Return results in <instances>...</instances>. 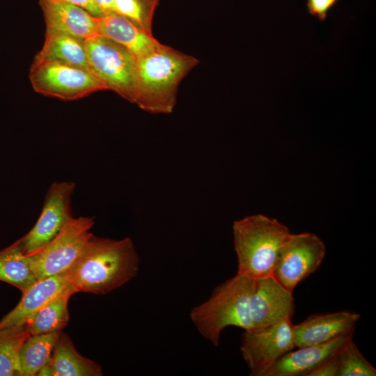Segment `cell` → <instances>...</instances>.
<instances>
[{
    "instance_id": "obj_14",
    "label": "cell",
    "mask_w": 376,
    "mask_h": 376,
    "mask_svg": "<svg viewBox=\"0 0 376 376\" xmlns=\"http://www.w3.org/2000/svg\"><path fill=\"white\" fill-rule=\"evenodd\" d=\"M46 31L86 40L98 34V17L84 8L59 0H40Z\"/></svg>"
},
{
    "instance_id": "obj_23",
    "label": "cell",
    "mask_w": 376,
    "mask_h": 376,
    "mask_svg": "<svg viewBox=\"0 0 376 376\" xmlns=\"http://www.w3.org/2000/svg\"><path fill=\"white\" fill-rule=\"evenodd\" d=\"M159 0H115V13L122 15L150 34Z\"/></svg>"
},
{
    "instance_id": "obj_13",
    "label": "cell",
    "mask_w": 376,
    "mask_h": 376,
    "mask_svg": "<svg viewBox=\"0 0 376 376\" xmlns=\"http://www.w3.org/2000/svg\"><path fill=\"white\" fill-rule=\"evenodd\" d=\"M361 315L353 311L315 314L293 324L295 347L321 344L353 333Z\"/></svg>"
},
{
    "instance_id": "obj_15",
    "label": "cell",
    "mask_w": 376,
    "mask_h": 376,
    "mask_svg": "<svg viewBox=\"0 0 376 376\" xmlns=\"http://www.w3.org/2000/svg\"><path fill=\"white\" fill-rule=\"evenodd\" d=\"M68 288H71L66 272L37 280L22 293L15 308L1 319L0 329L25 324L40 308Z\"/></svg>"
},
{
    "instance_id": "obj_6",
    "label": "cell",
    "mask_w": 376,
    "mask_h": 376,
    "mask_svg": "<svg viewBox=\"0 0 376 376\" xmlns=\"http://www.w3.org/2000/svg\"><path fill=\"white\" fill-rule=\"evenodd\" d=\"M95 224L94 217H72L47 244L26 255L36 279L65 273L80 256Z\"/></svg>"
},
{
    "instance_id": "obj_20",
    "label": "cell",
    "mask_w": 376,
    "mask_h": 376,
    "mask_svg": "<svg viewBox=\"0 0 376 376\" xmlns=\"http://www.w3.org/2000/svg\"><path fill=\"white\" fill-rule=\"evenodd\" d=\"M20 240L0 251V281L10 284L23 293L36 281Z\"/></svg>"
},
{
    "instance_id": "obj_5",
    "label": "cell",
    "mask_w": 376,
    "mask_h": 376,
    "mask_svg": "<svg viewBox=\"0 0 376 376\" xmlns=\"http://www.w3.org/2000/svg\"><path fill=\"white\" fill-rule=\"evenodd\" d=\"M85 48L92 72L107 90L135 104L138 93L136 56L122 45L99 34L86 39Z\"/></svg>"
},
{
    "instance_id": "obj_27",
    "label": "cell",
    "mask_w": 376,
    "mask_h": 376,
    "mask_svg": "<svg viewBox=\"0 0 376 376\" xmlns=\"http://www.w3.org/2000/svg\"><path fill=\"white\" fill-rule=\"evenodd\" d=\"M59 1L71 3L72 4L84 8V10L90 13L92 15L96 17L100 18V17H104L100 9L95 4L93 0H59Z\"/></svg>"
},
{
    "instance_id": "obj_25",
    "label": "cell",
    "mask_w": 376,
    "mask_h": 376,
    "mask_svg": "<svg viewBox=\"0 0 376 376\" xmlns=\"http://www.w3.org/2000/svg\"><path fill=\"white\" fill-rule=\"evenodd\" d=\"M336 1L337 0H307V8L311 15L320 21H324Z\"/></svg>"
},
{
    "instance_id": "obj_18",
    "label": "cell",
    "mask_w": 376,
    "mask_h": 376,
    "mask_svg": "<svg viewBox=\"0 0 376 376\" xmlns=\"http://www.w3.org/2000/svg\"><path fill=\"white\" fill-rule=\"evenodd\" d=\"M33 61H56L92 72L85 40L58 32L46 31L42 48Z\"/></svg>"
},
{
    "instance_id": "obj_28",
    "label": "cell",
    "mask_w": 376,
    "mask_h": 376,
    "mask_svg": "<svg viewBox=\"0 0 376 376\" xmlns=\"http://www.w3.org/2000/svg\"><path fill=\"white\" fill-rule=\"evenodd\" d=\"M95 4L100 9L104 16L115 13L114 2L115 0H93Z\"/></svg>"
},
{
    "instance_id": "obj_22",
    "label": "cell",
    "mask_w": 376,
    "mask_h": 376,
    "mask_svg": "<svg viewBox=\"0 0 376 376\" xmlns=\"http://www.w3.org/2000/svg\"><path fill=\"white\" fill-rule=\"evenodd\" d=\"M25 324L0 329V376H19V353L30 336Z\"/></svg>"
},
{
    "instance_id": "obj_2",
    "label": "cell",
    "mask_w": 376,
    "mask_h": 376,
    "mask_svg": "<svg viewBox=\"0 0 376 376\" xmlns=\"http://www.w3.org/2000/svg\"><path fill=\"white\" fill-rule=\"evenodd\" d=\"M199 61L160 44L137 57L138 93L135 104L152 113H170L180 83Z\"/></svg>"
},
{
    "instance_id": "obj_3",
    "label": "cell",
    "mask_w": 376,
    "mask_h": 376,
    "mask_svg": "<svg viewBox=\"0 0 376 376\" xmlns=\"http://www.w3.org/2000/svg\"><path fill=\"white\" fill-rule=\"evenodd\" d=\"M290 233L285 225L260 214L235 221L237 273L253 279L272 276L280 249Z\"/></svg>"
},
{
    "instance_id": "obj_26",
    "label": "cell",
    "mask_w": 376,
    "mask_h": 376,
    "mask_svg": "<svg viewBox=\"0 0 376 376\" xmlns=\"http://www.w3.org/2000/svg\"><path fill=\"white\" fill-rule=\"evenodd\" d=\"M338 354L314 370L310 376H338Z\"/></svg>"
},
{
    "instance_id": "obj_17",
    "label": "cell",
    "mask_w": 376,
    "mask_h": 376,
    "mask_svg": "<svg viewBox=\"0 0 376 376\" xmlns=\"http://www.w3.org/2000/svg\"><path fill=\"white\" fill-rule=\"evenodd\" d=\"M98 34L128 49L136 58L161 44L152 34L143 31L126 17L116 13L98 18Z\"/></svg>"
},
{
    "instance_id": "obj_21",
    "label": "cell",
    "mask_w": 376,
    "mask_h": 376,
    "mask_svg": "<svg viewBox=\"0 0 376 376\" xmlns=\"http://www.w3.org/2000/svg\"><path fill=\"white\" fill-rule=\"evenodd\" d=\"M60 332L30 335L26 338L19 353V376L38 375L48 363Z\"/></svg>"
},
{
    "instance_id": "obj_7",
    "label": "cell",
    "mask_w": 376,
    "mask_h": 376,
    "mask_svg": "<svg viewBox=\"0 0 376 376\" xmlns=\"http://www.w3.org/2000/svg\"><path fill=\"white\" fill-rule=\"evenodd\" d=\"M29 78L36 93L65 101L107 90L93 72L56 61H33Z\"/></svg>"
},
{
    "instance_id": "obj_16",
    "label": "cell",
    "mask_w": 376,
    "mask_h": 376,
    "mask_svg": "<svg viewBox=\"0 0 376 376\" xmlns=\"http://www.w3.org/2000/svg\"><path fill=\"white\" fill-rule=\"evenodd\" d=\"M102 366L82 356L70 336L59 333L48 363L38 376H102Z\"/></svg>"
},
{
    "instance_id": "obj_8",
    "label": "cell",
    "mask_w": 376,
    "mask_h": 376,
    "mask_svg": "<svg viewBox=\"0 0 376 376\" xmlns=\"http://www.w3.org/2000/svg\"><path fill=\"white\" fill-rule=\"evenodd\" d=\"M326 253L324 242L315 233H290L279 252L272 276L293 292L297 285L314 273Z\"/></svg>"
},
{
    "instance_id": "obj_9",
    "label": "cell",
    "mask_w": 376,
    "mask_h": 376,
    "mask_svg": "<svg viewBox=\"0 0 376 376\" xmlns=\"http://www.w3.org/2000/svg\"><path fill=\"white\" fill-rule=\"evenodd\" d=\"M295 348L290 319L244 330L240 345L242 357L252 376H265L281 357Z\"/></svg>"
},
{
    "instance_id": "obj_11",
    "label": "cell",
    "mask_w": 376,
    "mask_h": 376,
    "mask_svg": "<svg viewBox=\"0 0 376 376\" xmlns=\"http://www.w3.org/2000/svg\"><path fill=\"white\" fill-rule=\"evenodd\" d=\"M295 308L292 292L272 276L255 279L249 299L253 328L268 326L283 320H291Z\"/></svg>"
},
{
    "instance_id": "obj_1",
    "label": "cell",
    "mask_w": 376,
    "mask_h": 376,
    "mask_svg": "<svg viewBox=\"0 0 376 376\" xmlns=\"http://www.w3.org/2000/svg\"><path fill=\"white\" fill-rule=\"evenodd\" d=\"M139 263L130 237L113 240L93 234L66 274L75 293L104 295L134 279Z\"/></svg>"
},
{
    "instance_id": "obj_12",
    "label": "cell",
    "mask_w": 376,
    "mask_h": 376,
    "mask_svg": "<svg viewBox=\"0 0 376 376\" xmlns=\"http://www.w3.org/2000/svg\"><path fill=\"white\" fill-rule=\"evenodd\" d=\"M353 333L339 336L324 343L297 347L281 357L265 376H310L334 357L351 338Z\"/></svg>"
},
{
    "instance_id": "obj_4",
    "label": "cell",
    "mask_w": 376,
    "mask_h": 376,
    "mask_svg": "<svg viewBox=\"0 0 376 376\" xmlns=\"http://www.w3.org/2000/svg\"><path fill=\"white\" fill-rule=\"evenodd\" d=\"M255 279L237 274L218 285L209 299L194 307L190 319L201 335L213 345H219L225 328L234 326L253 328L249 299Z\"/></svg>"
},
{
    "instance_id": "obj_10",
    "label": "cell",
    "mask_w": 376,
    "mask_h": 376,
    "mask_svg": "<svg viewBox=\"0 0 376 376\" xmlns=\"http://www.w3.org/2000/svg\"><path fill=\"white\" fill-rule=\"evenodd\" d=\"M73 182H55L45 196L40 217L33 227L20 239L25 255L31 254L50 242L73 217L71 198Z\"/></svg>"
},
{
    "instance_id": "obj_19",
    "label": "cell",
    "mask_w": 376,
    "mask_h": 376,
    "mask_svg": "<svg viewBox=\"0 0 376 376\" xmlns=\"http://www.w3.org/2000/svg\"><path fill=\"white\" fill-rule=\"evenodd\" d=\"M75 294L71 288L47 302L34 313L25 326L31 335L60 332L70 319L68 301Z\"/></svg>"
},
{
    "instance_id": "obj_24",
    "label": "cell",
    "mask_w": 376,
    "mask_h": 376,
    "mask_svg": "<svg viewBox=\"0 0 376 376\" xmlns=\"http://www.w3.org/2000/svg\"><path fill=\"white\" fill-rule=\"evenodd\" d=\"M338 376H375L376 369L362 355L352 338L340 349L338 355Z\"/></svg>"
}]
</instances>
